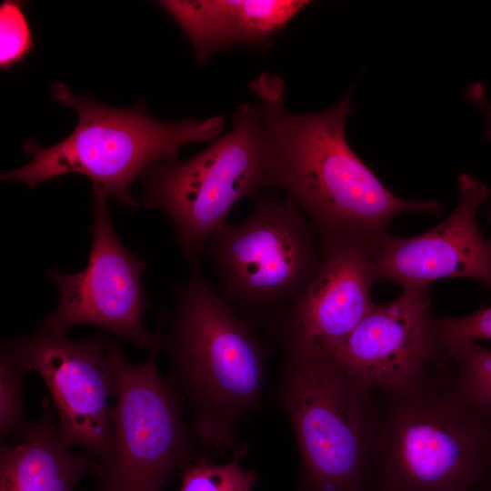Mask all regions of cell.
Instances as JSON below:
<instances>
[{"label": "cell", "instance_id": "cell-1", "mask_svg": "<svg viewBox=\"0 0 491 491\" xmlns=\"http://www.w3.org/2000/svg\"><path fill=\"white\" fill-rule=\"evenodd\" d=\"M249 87L268 147L266 187L284 191L311 219L317 237L346 235L378 243L399 214L441 213L436 200L404 199L388 190L350 147L346 124L354 109L352 88L328 109L292 114L280 76L265 72Z\"/></svg>", "mask_w": 491, "mask_h": 491}, {"label": "cell", "instance_id": "cell-2", "mask_svg": "<svg viewBox=\"0 0 491 491\" xmlns=\"http://www.w3.org/2000/svg\"><path fill=\"white\" fill-rule=\"evenodd\" d=\"M191 263L187 281L175 287L166 330H156L170 359L167 379L188 405L194 435L207 449L224 451L259 404L266 346L256 326L207 282L198 260Z\"/></svg>", "mask_w": 491, "mask_h": 491}, {"label": "cell", "instance_id": "cell-3", "mask_svg": "<svg viewBox=\"0 0 491 491\" xmlns=\"http://www.w3.org/2000/svg\"><path fill=\"white\" fill-rule=\"evenodd\" d=\"M442 377L388 395L371 456L377 491H472L490 468L491 415Z\"/></svg>", "mask_w": 491, "mask_h": 491}, {"label": "cell", "instance_id": "cell-4", "mask_svg": "<svg viewBox=\"0 0 491 491\" xmlns=\"http://www.w3.org/2000/svg\"><path fill=\"white\" fill-rule=\"evenodd\" d=\"M50 89L55 101L76 112L75 128L52 146L26 142L24 151L31 160L3 173L2 181L35 187L77 173L91 180L93 191L135 208L139 204L131 195L130 185L136 177L155 164L177 160L179 150L186 144L213 140L225 125L222 116L164 123L148 115L142 105L117 109L75 96L61 83L51 84Z\"/></svg>", "mask_w": 491, "mask_h": 491}, {"label": "cell", "instance_id": "cell-5", "mask_svg": "<svg viewBox=\"0 0 491 491\" xmlns=\"http://www.w3.org/2000/svg\"><path fill=\"white\" fill-rule=\"evenodd\" d=\"M280 400L292 425L306 491H364L379 414L370 390L325 352L285 349Z\"/></svg>", "mask_w": 491, "mask_h": 491}, {"label": "cell", "instance_id": "cell-6", "mask_svg": "<svg viewBox=\"0 0 491 491\" xmlns=\"http://www.w3.org/2000/svg\"><path fill=\"white\" fill-rule=\"evenodd\" d=\"M233 127L198 155L160 162L140 175L144 202L170 219L183 256L206 251L240 200L267 186L269 154L256 105H240Z\"/></svg>", "mask_w": 491, "mask_h": 491}, {"label": "cell", "instance_id": "cell-7", "mask_svg": "<svg viewBox=\"0 0 491 491\" xmlns=\"http://www.w3.org/2000/svg\"><path fill=\"white\" fill-rule=\"evenodd\" d=\"M316 236L311 222L290 200L260 198L245 221L227 222L207 245L222 295L249 310L287 307L319 267Z\"/></svg>", "mask_w": 491, "mask_h": 491}, {"label": "cell", "instance_id": "cell-8", "mask_svg": "<svg viewBox=\"0 0 491 491\" xmlns=\"http://www.w3.org/2000/svg\"><path fill=\"white\" fill-rule=\"evenodd\" d=\"M157 351L131 364L118 342L114 346L118 381L112 413L114 451L93 491H165L172 474L199 456L194 433L182 416L183 400L158 371Z\"/></svg>", "mask_w": 491, "mask_h": 491}, {"label": "cell", "instance_id": "cell-9", "mask_svg": "<svg viewBox=\"0 0 491 491\" xmlns=\"http://www.w3.org/2000/svg\"><path fill=\"white\" fill-rule=\"evenodd\" d=\"M116 342L105 335L75 341L40 324L33 334L4 343L29 372L42 377L63 439L90 454L105 470L114 451L109 400L118 391L113 361Z\"/></svg>", "mask_w": 491, "mask_h": 491}, {"label": "cell", "instance_id": "cell-10", "mask_svg": "<svg viewBox=\"0 0 491 491\" xmlns=\"http://www.w3.org/2000/svg\"><path fill=\"white\" fill-rule=\"evenodd\" d=\"M106 197L105 194L93 191V241L85 268L75 274L47 271L58 288L59 300L41 324L62 336L75 326H95L139 347L158 350V331L150 333L144 322L149 304L142 276L147 262L137 259L121 243L108 213Z\"/></svg>", "mask_w": 491, "mask_h": 491}, {"label": "cell", "instance_id": "cell-11", "mask_svg": "<svg viewBox=\"0 0 491 491\" xmlns=\"http://www.w3.org/2000/svg\"><path fill=\"white\" fill-rule=\"evenodd\" d=\"M428 286L403 289L373 304L350 334L326 353L359 386L387 395L406 392L446 362L430 312Z\"/></svg>", "mask_w": 491, "mask_h": 491}, {"label": "cell", "instance_id": "cell-12", "mask_svg": "<svg viewBox=\"0 0 491 491\" xmlns=\"http://www.w3.org/2000/svg\"><path fill=\"white\" fill-rule=\"evenodd\" d=\"M317 239L319 267L301 296L278 316L276 326L285 348L329 353L374 304L377 244L346 235Z\"/></svg>", "mask_w": 491, "mask_h": 491}, {"label": "cell", "instance_id": "cell-13", "mask_svg": "<svg viewBox=\"0 0 491 491\" xmlns=\"http://www.w3.org/2000/svg\"><path fill=\"white\" fill-rule=\"evenodd\" d=\"M456 208L434 228L410 237L388 234L376 246V279H387L403 289L428 286L442 278L475 279L491 289V242L482 235L476 213L489 187L468 174L456 179Z\"/></svg>", "mask_w": 491, "mask_h": 491}, {"label": "cell", "instance_id": "cell-14", "mask_svg": "<svg viewBox=\"0 0 491 491\" xmlns=\"http://www.w3.org/2000/svg\"><path fill=\"white\" fill-rule=\"evenodd\" d=\"M204 62L216 50L236 44L266 46L274 35L309 4L302 0L160 1Z\"/></svg>", "mask_w": 491, "mask_h": 491}, {"label": "cell", "instance_id": "cell-15", "mask_svg": "<svg viewBox=\"0 0 491 491\" xmlns=\"http://www.w3.org/2000/svg\"><path fill=\"white\" fill-rule=\"evenodd\" d=\"M41 416L16 444L1 441L0 491H74L105 467L87 452H75L63 439L52 401L41 399Z\"/></svg>", "mask_w": 491, "mask_h": 491}, {"label": "cell", "instance_id": "cell-16", "mask_svg": "<svg viewBox=\"0 0 491 491\" xmlns=\"http://www.w3.org/2000/svg\"><path fill=\"white\" fill-rule=\"evenodd\" d=\"M445 356L456 368L454 379L462 393L491 415V349L465 342L447 347Z\"/></svg>", "mask_w": 491, "mask_h": 491}, {"label": "cell", "instance_id": "cell-17", "mask_svg": "<svg viewBox=\"0 0 491 491\" xmlns=\"http://www.w3.org/2000/svg\"><path fill=\"white\" fill-rule=\"evenodd\" d=\"M237 458L217 464L199 456L179 470L178 491H252L257 474L253 469H244Z\"/></svg>", "mask_w": 491, "mask_h": 491}, {"label": "cell", "instance_id": "cell-18", "mask_svg": "<svg viewBox=\"0 0 491 491\" xmlns=\"http://www.w3.org/2000/svg\"><path fill=\"white\" fill-rule=\"evenodd\" d=\"M29 371L4 344L0 356V434L23 438L29 431L24 407V385Z\"/></svg>", "mask_w": 491, "mask_h": 491}, {"label": "cell", "instance_id": "cell-19", "mask_svg": "<svg viewBox=\"0 0 491 491\" xmlns=\"http://www.w3.org/2000/svg\"><path fill=\"white\" fill-rule=\"evenodd\" d=\"M34 47L32 33L21 5L5 1L0 7V65L7 70L21 62Z\"/></svg>", "mask_w": 491, "mask_h": 491}, {"label": "cell", "instance_id": "cell-20", "mask_svg": "<svg viewBox=\"0 0 491 491\" xmlns=\"http://www.w3.org/2000/svg\"><path fill=\"white\" fill-rule=\"evenodd\" d=\"M435 323L444 353L456 344L491 340V306L464 316L435 318Z\"/></svg>", "mask_w": 491, "mask_h": 491}, {"label": "cell", "instance_id": "cell-21", "mask_svg": "<svg viewBox=\"0 0 491 491\" xmlns=\"http://www.w3.org/2000/svg\"><path fill=\"white\" fill-rule=\"evenodd\" d=\"M472 491H491V488H482V487L477 486Z\"/></svg>", "mask_w": 491, "mask_h": 491}, {"label": "cell", "instance_id": "cell-22", "mask_svg": "<svg viewBox=\"0 0 491 491\" xmlns=\"http://www.w3.org/2000/svg\"><path fill=\"white\" fill-rule=\"evenodd\" d=\"M486 217H487V220L490 222L491 224V205H490V209L486 215ZM490 242H491V239H490Z\"/></svg>", "mask_w": 491, "mask_h": 491}]
</instances>
